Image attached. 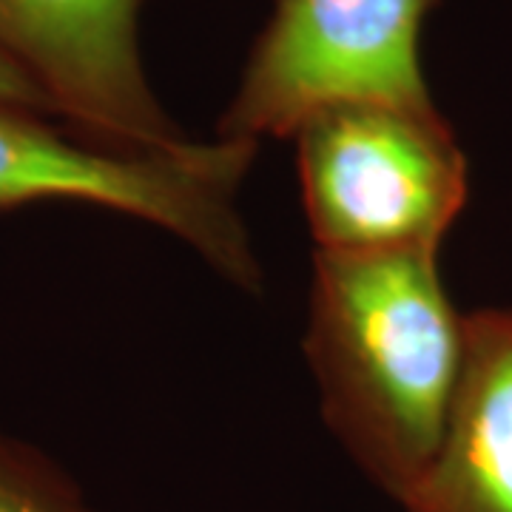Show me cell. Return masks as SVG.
<instances>
[{
  "label": "cell",
  "instance_id": "5b68a950",
  "mask_svg": "<svg viewBox=\"0 0 512 512\" xmlns=\"http://www.w3.org/2000/svg\"><path fill=\"white\" fill-rule=\"evenodd\" d=\"M143 3L0 0V52L35 80L83 140L131 154L185 143L143 69Z\"/></svg>",
  "mask_w": 512,
  "mask_h": 512
},
{
  "label": "cell",
  "instance_id": "3957f363",
  "mask_svg": "<svg viewBox=\"0 0 512 512\" xmlns=\"http://www.w3.org/2000/svg\"><path fill=\"white\" fill-rule=\"evenodd\" d=\"M291 137L316 251L439 248L467 202V157L439 109L345 100Z\"/></svg>",
  "mask_w": 512,
  "mask_h": 512
},
{
  "label": "cell",
  "instance_id": "7a4b0ae2",
  "mask_svg": "<svg viewBox=\"0 0 512 512\" xmlns=\"http://www.w3.org/2000/svg\"><path fill=\"white\" fill-rule=\"evenodd\" d=\"M43 114L0 106V214L80 202L160 225L228 282L259 291L262 268L237 197L259 143L220 137L168 151H111L63 134Z\"/></svg>",
  "mask_w": 512,
  "mask_h": 512
},
{
  "label": "cell",
  "instance_id": "8992f818",
  "mask_svg": "<svg viewBox=\"0 0 512 512\" xmlns=\"http://www.w3.org/2000/svg\"><path fill=\"white\" fill-rule=\"evenodd\" d=\"M404 512H512V311L464 316V365Z\"/></svg>",
  "mask_w": 512,
  "mask_h": 512
},
{
  "label": "cell",
  "instance_id": "52a82bcc",
  "mask_svg": "<svg viewBox=\"0 0 512 512\" xmlns=\"http://www.w3.org/2000/svg\"><path fill=\"white\" fill-rule=\"evenodd\" d=\"M0 512H100L46 453L0 430Z\"/></svg>",
  "mask_w": 512,
  "mask_h": 512
},
{
  "label": "cell",
  "instance_id": "ba28073f",
  "mask_svg": "<svg viewBox=\"0 0 512 512\" xmlns=\"http://www.w3.org/2000/svg\"><path fill=\"white\" fill-rule=\"evenodd\" d=\"M0 106H15V109L37 111V114H55L52 103L37 89L35 80L3 52H0Z\"/></svg>",
  "mask_w": 512,
  "mask_h": 512
},
{
  "label": "cell",
  "instance_id": "6da1fadb",
  "mask_svg": "<svg viewBox=\"0 0 512 512\" xmlns=\"http://www.w3.org/2000/svg\"><path fill=\"white\" fill-rule=\"evenodd\" d=\"M305 353L333 436L402 504L439 450L464 365L439 248L316 251Z\"/></svg>",
  "mask_w": 512,
  "mask_h": 512
},
{
  "label": "cell",
  "instance_id": "277c9868",
  "mask_svg": "<svg viewBox=\"0 0 512 512\" xmlns=\"http://www.w3.org/2000/svg\"><path fill=\"white\" fill-rule=\"evenodd\" d=\"M436 0H276L220 120V137H291L345 100L436 109L421 74V26Z\"/></svg>",
  "mask_w": 512,
  "mask_h": 512
}]
</instances>
